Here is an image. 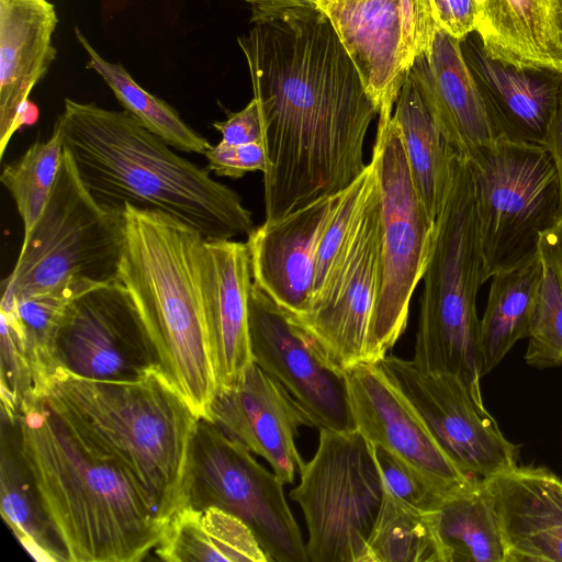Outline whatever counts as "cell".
Wrapping results in <instances>:
<instances>
[{"label": "cell", "mask_w": 562, "mask_h": 562, "mask_svg": "<svg viewBox=\"0 0 562 562\" xmlns=\"http://www.w3.org/2000/svg\"><path fill=\"white\" fill-rule=\"evenodd\" d=\"M238 43L262 120L266 220L344 191L367 168L378 110L327 15L291 11Z\"/></svg>", "instance_id": "cell-1"}, {"label": "cell", "mask_w": 562, "mask_h": 562, "mask_svg": "<svg viewBox=\"0 0 562 562\" xmlns=\"http://www.w3.org/2000/svg\"><path fill=\"white\" fill-rule=\"evenodd\" d=\"M55 125L83 187L105 210L161 212L206 240L252 232L251 213L236 191L176 154L130 112L65 99Z\"/></svg>", "instance_id": "cell-2"}, {"label": "cell", "mask_w": 562, "mask_h": 562, "mask_svg": "<svg viewBox=\"0 0 562 562\" xmlns=\"http://www.w3.org/2000/svg\"><path fill=\"white\" fill-rule=\"evenodd\" d=\"M20 450L67 562H138L166 525L116 462L76 436L44 396L16 422Z\"/></svg>", "instance_id": "cell-3"}, {"label": "cell", "mask_w": 562, "mask_h": 562, "mask_svg": "<svg viewBox=\"0 0 562 562\" xmlns=\"http://www.w3.org/2000/svg\"><path fill=\"white\" fill-rule=\"evenodd\" d=\"M119 281L130 292L159 371L199 418L217 392L204 279L205 238L161 212L124 209Z\"/></svg>", "instance_id": "cell-4"}, {"label": "cell", "mask_w": 562, "mask_h": 562, "mask_svg": "<svg viewBox=\"0 0 562 562\" xmlns=\"http://www.w3.org/2000/svg\"><path fill=\"white\" fill-rule=\"evenodd\" d=\"M44 400L76 436L130 474L165 525L187 504L200 418L160 371L136 381H98L58 367Z\"/></svg>", "instance_id": "cell-5"}, {"label": "cell", "mask_w": 562, "mask_h": 562, "mask_svg": "<svg viewBox=\"0 0 562 562\" xmlns=\"http://www.w3.org/2000/svg\"><path fill=\"white\" fill-rule=\"evenodd\" d=\"M423 280L413 362L425 371L458 376L482 398L476 297L486 280L469 160L458 153Z\"/></svg>", "instance_id": "cell-6"}, {"label": "cell", "mask_w": 562, "mask_h": 562, "mask_svg": "<svg viewBox=\"0 0 562 562\" xmlns=\"http://www.w3.org/2000/svg\"><path fill=\"white\" fill-rule=\"evenodd\" d=\"M124 239V212L93 200L64 147L49 199L1 282V304L49 292L77 297L117 282Z\"/></svg>", "instance_id": "cell-7"}, {"label": "cell", "mask_w": 562, "mask_h": 562, "mask_svg": "<svg viewBox=\"0 0 562 562\" xmlns=\"http://www.w3.org/2000/svg\"><path fill=\"white\" fill-rule=\"evenodd\" d=\"M468 160L487 281L539 254L541 234L561 217L559 179L538 144L502 137Z\"/></svg>", "instance_id": "cell-8"}, {"label": "cell", "mask_w": 562, "mask_h": 562, "mask_svg": "<svg viewBox=\"0 0 562 562\" xmlns=\"http://www.w3.org/2000/svg\"><path fill=\"white\" fill-rule=\"evenodd\" d=\"M371 161L379 186L382 246L368 362H379L406 329L411 299L431 256L436 221L414 186L401 132L392 116H379Z\"/></svg>", "instance_id": "cell-9"}, {"label": "cell", "mask_w": 562, "mask_h": 562, "mask_svg": "<svg viewBox=\"0 0 562 562\" xmlns=\"http://www.w3.org/2000/svg\"><path fill=\"white\" fill-rule=\"evenodd\" d=\"M384 486L372 445L357 430L319 429L290 497L301 507L308 562H366Z\"/></svg>", "instance_id": "cell-10"}, {"label": "cell", "mask_w": 562, "mask_h": 562, "mask_svg": "<svg viewBox=\"0 0 562 562\" xmlns=\"http://www.w3.org/2000/svg\"><path fill=\"white\" fill-rule=\"evenodd\" d=\"M211 420H198L191 446L187 504L216 506L244 520L271 562H308L306 543L283 482Z\"/></svg>", "instance_id": "cell-11"}, {"label": "cell", "mask_w": 562, "mask_h": 562, "mask_svg": "<svg viewBox=\"0 0 562 562\" xmlns=\"http://www.w3.org/2000/svg\"><path fill=\"white\" fill-rule=\"evenodd\" d=\"M378 181L355 231L305 313L292 318L341 371L368 362V339L381 280Z\"/></svg>", "instance_id": "cell-12"}, {"label": "cell", "mask_w": 562, "mask_h": 562, "mask_svg": "<svg viewBox=\"0 0 562 562\" xmlns=\"http://www.w3.org/2000/svg\"><path fill=\"white\" fill-rule=\"evenodd\" d=\"M55 360L56 368L98 381H136L159 371L153 342L120 281L89 290L67 305Z\"/></svg>", "instance_id": "cell-13"}, {"label": "cell", "mask_w": 562, "mask_h": 562, "mask_svg": "<svg viewBox=\"0 0 562 562\" xmlns=\"http://www.w3.org/2000/svg\"><path fill=\"white\" fill-rule=\"evenodd\" d=\"M378 363L465 475L483 480L517 465L519 447L503 435L483 398L458 376L425 371L394 355Z\"/></svg>", "instance_id": "cell-14"}, {"label": "cell", "mask_w": 562, "mask_h": 562, "mask_svg": "<svg viewBox=\"0 0 562 562\" xmlns=\"http://www.w3.org/2000/svg\"><path fill=\"white\" fill-rule=\"evenodd\" d=\"M249 333L254 362L291 394L314 427L356 429L345 372L333 366L315 339L254 282Z\"/></svg>", "instance_id": "cell-15"}, {"label": "cell", "mask_w": 562, "mask_h": 562, "mask_svg": "<svg viewBox=\"0 0 562 562\" xmlns=\"http://www.w3.org/2000/svg\"><path fill=\"white\" fill-rule=\"evenodd\" d=\"M356 429L420 475L443 495L473 480L437 442L430 430L378 362H362L345 371Z\"/></svg>", "instance_id": "cell-16"}, {"label": "cell", "mask_w": 562, "mask_h": 562, "mask_svg": "<svg viewBox=\"0 0 562 562\" xmlns=\"http://www.w3.org/2000/svg\"><path fill=\"white\" fill-rule=\"evenodd\" d=\"M232 439L263 458L273 473L292 484L305 463L295 440L310 416L271 375L252 362L231 387L216 392L210 419Z\"/></svg>", "instance_id": "cell-17"}, {"label": "cell", "mask_w": 562, "mask_h": 562, "mask_svg": "<svg viewBox=\"0 0 562 562\" xmlns=\"http://www.w3.org/2000/svg\"><path fill=\"white\" fill-rule=\"evenodd\" d=\"M356 66L378 115L393 114L415 58L401 0H319Z\"/></svg>", "instance_id": "cell-18"}, {"label": "cell", "mask_w": 562, "mask_h": 562, "mask_svg": "<svg viewBox=\"0 0 562 562\" xmlns=\"http://www.w3.org/2000/svg\"><path fill=\"white\" fill-rule=\"evenodd\" d=\"M340 193L266 220L247 236L254 283L292 316L308 307L318 245Z\"/></svg>", "instance_id": "cell-19"}, {"label": "cell", "mask_w": 562, "mask_h": 562, "mask_svg": "<svg viewBox=\"0 0 562 562\" xmlns=\"http://www.w3.org/2000/svg\"><path fill=\"white\" fill-rule=\"evenodd\" d=\"M460 42L437 26L430 48L414 58L409 74L448 144L471 159L502 135L463 58Z\"/></svg>", "instance_id": "cell-20"}, {"label": "cell", "mask_w": 562, "mask_h": 562, "mask_svg": "<svg viewBox=\"0 0 562 562\" xmlns=\"http://www.w3.org/2000/svg\"><path fill=\"white\" fill-rule=\"evenodd\" d=\"M484 481L505 562H562V480L543 467L515 465Z\"/></svg>", "instance_id": "cell-21"}, {"label": "cell", "mask_w": 562, "mask_h": 562, "mask_svg": "<svg viewBox=\"0 0 562 562\" xmlns=\"http://www.w3.org/2000/svg\"><path fill=\"white\" fill-rule=\"evenodd\" d=\"M460 46L502 137L543 145L558 108L562 74L495 60L484 52L475 32Z\"/></svg>", "instance_id": "cell-22"}, {"label": "cell", "mask_w": 562, "mask_h": 562, "mask_svg": "<svg viewBox=\"0 0 562 562\" xmlns=\"http://www.w3.org/2000/svg\"><path fill=\"white\" fill-rule=\"evenodd\" d=\"M251 277L247 243L205 239L204 279L217 391L233 386L254 362L249 333Z\"/></svg>", "instance_id": "cell-23"}, {"label": "cell", "mask_w": 562, "mask_h": 562, "mask_svg": "<svg viewBox=\"0 0 562 562\" xmlns=\"http://www.w3.org/2000/svg\"><path fill=\"white\" fill-rule=\"evenodd\" d=\"M57 22L48 0H0V158L25 122L32 89L56 57Z\"/></svg>", "instance_id": "cell-24"}, {"label": "cell", "mask_w": 562, "mask_h": 562, "mask_svg": "<svg viewBox=\"0 0 562 562\" xmlns=\"http://www.w3.org/2000/svg\"><path fill=\"white\" fill-rule=\"evenodd\" d=\"M474 32L495 60L562 74V0H476Z\"/></svg>", "instance_id": "cell-25"}, {"label": "cell", "mask_w": 562, "mask_h": 562, "mask_svg": "<svg viewBox=\"0 0 562 562\" xmlns=\"http://www.w3.org/2000/svg\"><path fill=\"white\" fill-rule=\"evenodd\" d=\"M154 553L168 562H271L251 528L216 506L180 508Z\"/></svg>", "instance_id": "cell-26"}, {"label": "cell", "mask_w": 562, "mask_h": 562, "mask_svg": "<svg viewBox=\"0 0 562 562\" xmlns=\"http://www.w3.org/2000/svg\"><path fill=\"white\" fill-rule=\"evenodd\" d=\"M392 119L401 132L414 186L436 221L447 196L456 151L442 135L417 80L409 72Z\"/></svg>", "instance_id": "cell-27"}, {"label": "cell", "mask_w": 562, "mask_h": 562, "mask_svg": "<svg viewBox=\"0 0 562 562\" xmlns=\"http://www.w3.org/2000/svg\"><path fill=\"white\" fill-rule=\"evenodd\" d=\"M543 273L540 254L492 277L481 318V375L490 373L522 338H528Z\"/></svg>", "instance_id": "cell-28"}, {"label": "cell", "mask_w": 562, "mask_h": 562, "mask_svg": "<svg viewBox=\"0 0 562 562\" xmlns=\"http://www.w3.org/2000/svg\"><path fill=\"white\" fill-rule=\"evenodd\" d=\"M15 422L1 417V515L19 542L35 560L67 562L64 547L46 516L22 457Z\"/></svg>", "instance_id": "cell-29"}, {"label": "cell", "mask_w": 562, "mask_h": 562, "mask_svg": "<svg viewBox=\"0 0 562 562\" xmlns=\"http://www.w3.org/2000/svg\"><path fill=\"white\" fill-rule=\"evenodd\" d=\"M435 526L443 562H505L504 542L484 479L443 496Z\"/></svg>", "instance_id": "cell-30"}, {"label": "cell", "mask_w": 562, "mask_h": 562, "mask_svg": "<svg viewBox=\"0 0 562 562\" xmlns=\"http://www.w3.org/2000/svg\"><path fill=\"white\" fill-rule=\"evenodd\" d=\"M75 33L89 55L87 68L101 76L125 111L172 148L205 155L212 146L205 137L190 127L168 103L136 83L122 65L102 58L78 27Z\"/></svg>", "instance_id": "cell-31"}, {"label": "cell", "mask_w": 562, "mask_h": 562, "mask_svg": "<svg viewBox=\"0 0 562 562\" xmlns=\"http://www.w3.org/2000/svg\"><path fill=\"white\" fill-rule=\"evenodd\" d=\"M435 514L405 503L384 486L366 562H443Z\"/></svg>", "instance_id": "cell-32"}, {"label": "cell", "mask_w": 562, "mask_h": 562, "mask_svg": "<svg viewBox=\"0 0 562 562\" xmlns=\"http://www.w3.org/2000/svg\"><path fill=\"white\" fill-rule=\"evenodd\" d=\"M64 158L60 131L54 125L50 137L35 142L19 158L7 164L0 181L11 194L26 236L40 217L56 182Z\"/></svg>", "instance_id": "cell-33"}, {"label": "cell", "mask_w": 562, "mask_h": 562, "mask_svg": "<svg viewBox=\"0 0 562 562\" xmlns=\"http://www.w3.org/2000/svg\"><path fill=\"white\" fill-rule=\"evenodd\" d=\"M0 319L1 417L14 423L24 405L40 396L33 363L16 318L0 308Z\"/></svg>", "instance_id": "cell-34"}, {"label": "cell", "mask_w": 562, "mask_h": 562, "mask_svg": "<svg viewBox=\"0 0 562 562\" xmlns=\"http://www.w3.org/2000/svg\"><path fill=\"white\" fill-rule=\"evenodd\" d=\"M528 339L525 360L529 366L562 367V288L544 262Z\"/></svg>", "instance_id": "cell-35"}, {"label": "cell", "mask_w": 562, "mask_h": 562, "mask_svg": "<svg viewBox=\"0 0 562 562\" xmlns=\"http://www.w3.org/2000/svg\"><path fill=\"white\" fill-rule=\"evenodd\" d=\"M372 447L384 486L405 503L423 512H435L446 495L389 451Z\"/></svg>", "instance_id": "cell-36"}, {"label": "cell", "mask_w": 562, "mask_h": 562, "mask_svg": "<svg viewBox=\"0 0 562 562\" xmlns=\"http://www.w3.org/2000/svg\"><path fill=\"white\" fill-rule=\"evenodd\" d=\"M207 169L216 176L241 178L248 172L261 171L267 168L266 150L262 143L231 145L220 142L211 146L204 155Z\"/></svg>", "instance_id": "cell-37"}, {"label": "cell", "mask_w": 562, "mask_h": 562, "mask_svg": "<svg viewBox=\"0 0 562 562\" xmlns=\"http://www.w3.org/2000/svg\"><path fill=\"white\" fill-rule=\"evenodd\" d=\"M213 127L221 133V142L226 144H263L262 120L255 98L243 110L229 113L225 121L214 122Z\"/></svg>", "instance_id": "cell-38"}, {"label": "cell", "mask_w": 562, "mask_h": 562, "mask_svg": "<svg viewBox=\"0 0 562 562\" xmlns=\"http://www.w3.org/2000/svg\"><path fill=\"white\" fill-rule=\"evenodd\" d=\"M407 42L414 56L430 48L437 23L431 0H401Z\"/></svg>", "instance_id": "cell-39"}, {"label": "cell", "mask_w": 562, "mask_h": 562, "mask_svg": "<svg viewBox=\"0 0 562 562\" xmlns=\"http://www.w3.org/2000/svg\"><path fill=\"white\" fill-rule=\"evenodd\" d=\"M437 26L462 41L475 31L476 0H431Z\"/></svg>", "instance_id": "cell-40"}, {"label": "cell", "mask_w": 562, "mask_h": 562, "mask_svg": "<svg viewBox=\"0 0 562 562\" xmlns=\"http://www.w3.org/2000/svg\"><path fill=\"white\" fill-rule=\"evenodd\" d=\"M251 7V22L257 24L302 9H321L319 0H244Z\"/></svg>", "instance_id": "cell-41"}, {"label": "cell", "mask_w": 562, "mask_h": 562, "mask_svg": "<svg viewBox=\"0 0 562 562\" xmlns=\"http://www.w3.org/2000/svg\"><path fill=\"white\" fill-rule=\"evenodd\" d=\"M539 254L542 261L554 272L562 288V216L541 234Z\"/></svg>", "instance_id": "cell-42"}, {"label": "cell", "mask_w": 562, "mask_h": 562, "mask_svg": "<svg viewBox=\"0 0 562 562\" xmlns=\"http://www.w3.org/2000/svg\"><path fill=\"white\" fill-rule=\"evenodd\" d=\"M542 146L550 154L557 170L560 191V216H562V90L554 117Z\"/></svg>", "instance_id": "cell-43"}]
</instances>
